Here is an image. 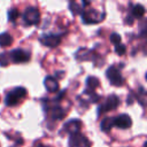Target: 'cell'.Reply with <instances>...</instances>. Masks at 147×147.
Wrapping results in <instances>:
<instances>
[{
  "label": "cell",
  "instance_id": "cell-1",
  "mask_svg": "<svg viewBox=\"0 0 147 147\" xmlns=\"http://www.w3.org/2000/svg\"><path fill=\"white\" fill-rule=\"evenodd\" d=\"M26 90L24 87H16L14 90H11L9 93H7L6 98H5V103L9 107L16 106L22 99H24L26 96Z\"/></svg>",
  "mask_w": 147,
  "mask_h": 147
},
{
  "label": "cell",
  "instance_id": "cell-2",
  "mask_svg": "<svg viewBox=\"0 0 147 147\" xmlns=\"http://www.w3.org/2000/svg\"><path fill=\"white\" fill-rule=\"evenodd\" d=\"M106 76L109 82L115 86H122L124 84V78L121 74V70L116 65H110L106 71Z\"/></svg>",
  "mask_w": 147,
  "mask_h": 147
},
{
  "label": "cell",
  "instance_id": "cell-3",
  "mask_svg": "<svg viewBox=\"0 0 147 147\" xmlns=\"http://www.w3.org/2000/svg\"><path fill=\"white\" fill-rule=\"evenodd\" d=\"M24 23L28 25H36L40 22V13L36 7H29L23 14Z\"/></svg>",
  "mask_w": 147,
  "mask_h": 147
},
{
  "label": "cell",
  "instance_id": "cell-4",
  "mask_svg": "<svg viewBox=\"0 0 147 147\" xmlns=\"http://www.w3.org/2000/svg\"><path fill=\"white\" fill-rule=\"evenodd\" d=\"M69 147H91V141L80 132L70 134Z\"/></svg>",
  "mask_w": 147,
  "mask_h": 147
},
{
  "label": "cell",
  "instance_id": "cell-5",
  "mask_svg": "<svg viewBox=\"0 0 147 147\" xmlns=\"http://www.w3.org/2000/svg\"><path fill=\"white\" fill-rule=\"evenodd\" d=\"M119 105V99L116 96V95H110L107 98V100L101 103L98 108V114H103V113H107V111H110V110H114L118 107Z\"/></svg>",
  "mask_w": 147,
  "mask_h": 147
},
{
  "label": "cell",
  "instance_id": "cell-6",
  "mask_svg": "<svg viewBox=\"0 0 147 147\" xmlns=\"http://www.w3.org/2000/svg\"><path fill=\"white\" fill-rule=\"evenodd\" d=\"M8 57L14 63H23V62H28L30 60V54L28 52H25L24 49L17 48V49L11 51L8 54Z\"/></svg>",
  "mask_w": 147,
  "mask_h": 147
},
{
  "label": "cell",
  "instance_id": "cell-7",
  "mask_svg": "<svg viewBox=\"0 0 147 147\" xmlns=\"http://www.w3.org/2000/svg\"><path fill=\"white\" fill-rule=\"evenodd\" d=\"M113 124H114V126H117L119 129H129L132 125V121L129 115L122 114V115H118L113 118Z\"/></svg>",
  "mask_w": 147,
  "mask_h": 147
},
{
  "label": "cell",
  "instance_id": "cell-8",
  "mask_svg": "<svg viewBox=\"0 0 147 147\" xmlns=\"http://www.w3.org/2000/svg\"><path fill=\"white\" fill-rule=\"evenodd\" d=\"M61 36L62 34H46V36H42L40 38V41L45 46L54 48L61 42Z\"/></svg>",
  "mask_w": 147,
  "mask_h": 147
},
{
  "label": "cell",
  "instance_id": "cell-9",
  "mask_svg": "<svg viewBox=\"0 0 147 147\" xmlns=\"http://www.w3.org/2000/svg\"><path fill=\"white\" fill-rule=\"evenodd\" d=\"M80 127H82V122L79 119H70L68 121L64 126H63V131L65 133L69 134H74L77 132H80Z\"/></svg>",
  "mask_w": 147,
  "mask_h": 147
},
{
  "label": "cell",
  "instance_id": "cell-10",
  "mask_svg": "<svg viewBox=\"0 0 147 147\" xmlns=\"http://www.w3.org/2000/svg\"><path fill=\"white\" fill-rule=\"evenodd\" d=\"M47 109H48V111H49L51 118L54 119V121H60V119H62V118L65 116L64 109H63L62 107L57 106V105H53V106L48 107Z\"/></svg>",
  "mask_w": 147,
  "mask_h": 147
},
{
  "label": "cell",
  "instance_id": "cell-11",
  "mask_svg": "<svg viewBox=\"0 0 147 147\" xmlns=\"http://www.w3.org/2000/svg\"><path fill=\"white\" fill-rule=\"evenodd\" d=\"M44 83H45L46 90L49 93H56L59 91V83H57V80L54 77H51V76L49 77H46L45 80H44Z\"/></svg>",
  "mask_w": 147,
  "mask_h": 147
},
{
  "label": "cell",
  "instance_id": "cell-12",
  "mask_svg": "<svg viewBox=\"0 0 147 147\" xmlns=\"http://www.w3.org/2000/svg\"><path fill=\"white\" fill-rule=\"evenodd\" d=\"M99 86V79L96 77H88L86 79V90L85 93L86 94H93L95 93V88Z\"/></svg>",
  "mask_w": 147,
  "mask_h": 147
},
{
  "label": "cell",
  "instance_id": "cell-13",
  "mask_svg": "<svg viewBox=\"0 0 147 147\" xmlns=\"http://www.w3.org/2000/svg\"><path fill=\"white\" fill-rule=\"evenodd\" d=\"M11 44H13V38L9 33L3 32L0 34V46L1 47H7V46H10Z\"/></svg>",
  "mask_w": 147,
  "mask_h": 147
},
{
  "label": "cell",
  "instance_id": "cell-14",
  "mask_svg": "<svg viewBox=\"0 0 147 147\" xmlns=\"http://www.w3.org/2000/svg\"><path fill=\"white\" fill-rule=\"evenodd\" d=\"M132 14H133V16L137 17V18L142 17V16L145 15V8H144V6H141V5H136V6H133V8H132Z\"/></svg>",
  "mask_w": 147,
  "mask_h": 147
},
{
  "label": "cell",
  "instance_id": "cell-15",
  "mask_svg": "<svg viewBox=\"0 0 147 147\" xmlns=\"http://www.w3.org/2000/svg\"><path fill=\"white\" fill-rule=\"evenodd\" d=\"M101 130L102 131H105V132H108V131H110V129L114 126V124H113V118H110V117H107V118H105L102 122H101Z\"/></svg>",
  "mask_w": 147,
  "mask_h": 147
},
{
  "label": "cell",
  "instance_id": "cell-16",
  "mask_svg": "<svg viewBox=\"0 0 147 147\" xmlns=\"http://www.w3.org/2000/svg\"><path fill=\"white\" fill-rule=\"evenodd\" d=\"M18 10L16 9V8H11L10 10H9V13H8V18H9V21H11V22H15L16 21V18L18 17Z\"/></svg>",
  "mask_w": 147,
  "mask_h": 147
},
{
  "label": "cell",
  "instance_id": "cell-17",
  "mask_svg": "<svg viewBox=\"0 0 147 147\" xmlns=\"http://www.w3.org/2000/svg\"><path fill=\"white\" fill-rule=\"evenodd\" d=\"M109 39H110V41L116 46V45H118V44H121V36L118 34V33H111L110 34V37H109Z\"/></svg>",
  "mask_w": 147,
  "mask_h": 147
},
{
  "label": "cell",
  "instance_id": "cell-18",
  "mask_svg": "<svg viewBox=\"0 0 147 147\" xmlns=\"http://www.w3.org/2000/svg\"><path fill=\"white\" fill-rule=\"evenodd\" d=\"M8 63H9V57H8V54H5V53L0 54V65L6 67V65H8Z\"/></svg>",
  "mask_w": 147,
  "mask_h": 147
},
{
  "label": "cell",
  "instance_id": "cell-19",
  "mask_svg": "<svg viewBox=\"0 0 147 147\" xmlns=\"http://www.w3.org/2000/svg\"><path fill=\"white\" fill-rule=\"evenodd\" d=\"M69 7H70V9H71V13L74 14V15H77V14H79L80 13V8L78 7V5L76 3V2H70L69 3Z\"/></svg>",
  "mask_w": 147,
  "mask_h": 147
},
{
  "label": "cell",
  "instance_id": "cell-20",
  "mask_svg": "<svg viewBox=\"0 0 147 147\" xmlns=\"http://www.w3.org/2000/svg\"><path fill=\"white\" fill-rule=\"evenodd\" d=\"M115 52H116L118 55H123V54L126 52V48H125V46H124L123 44H118V45L115 46Z\"/></svg>",
  "mask_w": 147,
  "mask_h": 147
},
{
  "label": "cell",
  "instance_id": "cell-21",
  "mask_svg": "<svg viewBox=\"0 0 147 147\" xmlns=\"http://www.w3.org/2000/svg\"><path fill=\"white\" fill-rule=\"evenodd\" d=\"M37 147H47V146H44V145H40V144H39Z\"/></svg>",
  "mask_w": 147,
  "mask_h": 147
},
{
  "label": "cell",
  "instance_id": "cell-22",
  "mask_svg": "<svg viewBox=\"0 0 147 147\" xmlns=\"http://www.w3.org/2000/svg\"><path fill=\"white\" fill-rule=\"evenodd\" d=\"M14 147H16V146H14Z\"/></svg>",
  "mask_w": 147,
  "mask_h": 147
}]
</instances>
